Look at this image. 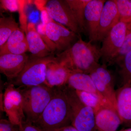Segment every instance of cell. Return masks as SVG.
Returning a JSON list of instances; mask_svg holds the SVG:
<instances>
[{
	"label": "cell",
	"mask_w": 131,
	"mask_h": 131,
	"mask_svg": "<svg viewBox=\"0 0 131 131\" xmlns=\"http://www.w3.org/2000/svg\"><path fill=\"white\" fill-rule=\"evenodd\" d=\"M100 48L81 37L69 48L57 54L56 61L72 73L89 74L100 65Z\"/></svg>",
	"instance_id": "cell-1"
},
{
	"label": "cell",
	"mask_w": 131,
	"mask_h": 131,
	"mask_svg": "<svg viewBox=\"0 0 131 131\" xmlns=\"http://www.w3.org/2000/svg\"><path fill=\"white\" fill-rule=\"evenodd\" d=\"M63 86L55 87L52 98L34 124L42 131H57L71 125L72 109Z\"/></svg>",
	"instance_id": "cell-2"
},
{
	"label": "cell",
	"mask_w": 131,
	"mask_h": 131,
	"mask_svg": "<svg viewBox=\"0 0 131 131\" xmlns=\"http://www.w3.org/2000/svg\"><path fill=\"white\" fill-rule=\"evenodd\" d=\"M17 88L23 97L26 121L35 124L52 98L55 88H50L43 84Z\"/></svg>",
	"instance_id": "cell-3"
},
{
	"label": "cell",
	"mask_w": 131,
	"mask_h": 131,
	"mask_svg": "<svg viewBox=\"0 0 131 131\" xmlns=\"http://www.w3.org/2000/svg\"><path fill=\"white\" fill-rule=\"evenodd\" d=\"M55 60L56 57L52 55L43 58L29 57L21 72L9 83L17 88L45 84L47 64Z\"/></svg>",
	"instance_id": "cell-4"
},
{
	"label": "cell",
	"mask_w": 131,
	"mask_h": 131,
	"mask_svg": "<svg viewBox=\"0 0 131 131\" xmlns=\"http://www.w3.org/2000/svg\"><path fill=\"white\" fill-rule=\"evenodd\" d=\"M63 87L72 109L71 125L79 131H97L94 109L82 102L75 89L66 84Z\"/></svg>",
	"instance_id": "cell-5"
},
{
	"label": "cell",
	"mask_w": 131,
	"mask_h": 131,
	"mask_svg": "<svg viewBox=\"0 0 131 131\" xmlns=\"http://www.w3.org/2000/svg\"><path fill=\"white\" fill-rule=\"evenodd\" d=\"M127 23L119 21L108 32L102 40L100 48L102 64L113 65L124 44Z\"/></svg>",
	"instance_id": "cell-6"
},
{
	"label": "cell",
	"mask_w": 131,
	"mask_h": 131,
	"mask_svg": "<svg viewBox=\"0 0 131 131\" xmlns=\"http://www.w3.org/2000/svg\"><path fill=\"white\" fill-rule=\"evenodd\" d=\"M42 18L45 24V32L50 40L54 43L58 50L64 51L75 43L78 36L49 16L45 8L42 9Z\"/></svg>",
	"instance_id": "cell-7"
},
{
	"label": "cell",
	"mask_w": 131,
	"mask_h": 131,
	"mask_svg": "<svg viewBox=\"0 0 131 131\" xmlns=\"http://www.w3.org/2000/svg\"><path fill=\"white\" fill-rule=\"evenodd\" d=\"M3 98L2 110L6 114L8 120L20 127L26 121L20 91L14 85L9 83L5 89Z\"/></svg>",
	"instance_id": "cell-8"
},
{
	"label": "cell",
	"mask_w": 131,
	"mask_h": 131,
	"mask_svg": "<svg viewBox=\"0 0 131 131\" xmlns=\"http://www.w3.org/2000/svg\"><path fill=\"white\" fill-rule=\"evenodd\" d=\"M107 67L105 64H100L89 75L98 91L106 101L117 111L115 81Z\"/></svg>",
	"instance_id": "cell-9"
},
{
	"label": "cell",
	"mask_w": 131,
	"mask_h": 131,
	"mask_svg": "<svg viewBox=\"0 0 131 131\" xmlns=\"http://www.w3.org/2000/svg\"><path fill=\"white\" fill-rule=\"evenodd\" d=\"M44 8L52 19L81 37L79 26L66 0L47 1Z\"/></svg>",
	"instance_id": "cell-10"
},
{
	"label": "cell",
	"mask_w": 131,
	"mask_h": 131,
	"mask_svg": "<svg viewBox=\"0 0 131 131\" xmlns=\"http://www.w3.org/2000/svg\"><path fill=\"white\" fill-rule=\"evenodd\" d=\"M29 57L23 54H5L0 55V71L10 81L18 76L24 69Z\"/></svg>",
	"instance_id": "cell-11"
},
{
	"label": "cell",
	"mask_w": 131,
	"mask_h": 131,
	"mask_svg": "<svg viewBox=\"0 0 131 131\" xmlns=\"http://www.w3.org/2000/svg\"><path fill=\"white\" fill-rule=\"evenodd\" d=\"M119 21V15L115 1H106L101 14L97 41L102 42L108 32Z\"/></svg>",
	"instance_id": "cell-12"
},
{
	"label": "cell",
	"mask_w": 131,
	"mask_h": 131,
	"mask_svg": "<svg viewBox=\"0 0 131 131\" xmlns=\"http://www.w3.org/2000/svg\"><path fill=\"white\" fill-rule=\"evenodd\" d=\"M97 131H117L122 124L117 111L110 105H102L95 112Z\"/></svg>",
	"instance_id": "cell-13"
},
{
	"label": "cell",
	"mask_w": 131,
	"mask_h": 131,
	"mask_svg": "<svg viewBox=\"0 0 131 131\" xmlns=\"http://www.w3.org/2000/svg\"><path fill=\"white\" fill-rule=\"evenodd\" d=\"M103 0H90L85 8L84 18L88 31L90 41H97V31L103 6Z\"/></svg>",
	"instance_id": "cell-14"
},
{
	"label": "cell",
	"mask_w": 131,
	"mask_h": 131,
	"mask_svg": "<svg viewBox=\"0 0 131 131\" xmlns=\"http://www.w3.org/2000/svg\"><path fill=\"white\" fill-rule=\"evenodd\" d=\"M26 37L32 58H43L52 55V52L46 44L37 30L35 24L32 22L27 24Z\"/></svg>",
	"instance_id": "cell-15"
},
{
	"label": "cell",
	"mask_w": 131,
	"mask_h": 131,
	"mask_svg": "<svg viewBox=\"0 0 131 131\" xmlns=\"http://www.w3.org/2000/svg\"><path fill=\"white\" fill-rule=\"evenodd\" d=\"M66 84L75 90L94 94L98 96L104 104L111 105L106 101L97 90L89 74L79 73H71Z\"/></svg>",
	"instance_id": "cell-16"
},
{
	"label": "cell",
	"mask_w": 131,
	"mask_h": 131,
	"mask_svg": "<svg viewBox=\"0 0 131 131\" xmlns=\"http://www.w3.org/2000/svg\"><path fill=\"white\" fill-rule=\"evenodd\" d=\"M29 51L26 37L24 31L19 28L15 31L2 47L0 55L5 54H23Z\"/></svg>",
	"instance_id": "cell-17"
},
{
	"label": "cell",
	"mask_w": 131,
	"mask_h": 131,
	"mask_svg": "<svg viewBox=\"0 0 131 131\" xmlns=\"http://www.w3.org/2000/svg\"><path fill=\"white\" fill-rule=\"evenodd\" d=\"M71 73L56 60L51 62L47 64L45 84L51 88L62 86L66 84Z\"/></svg>",
	"instance_id": "cell-18"
},
{
	"label": "cell",
	"mask_w": 131,
	"mask_h": 131,
	"mask_svg": "<svg viewBox=\"0 0 131 131\" xmlns=\"http://www.w3.org/2000/svg\"><path fill=\"white\" fill-rule=\"evenodd\" d=\"M117 110L122 124L131 126V85H125L116 91Z\"/></svg>",
	"instance_id": "cell-19"
},
{
	"label": "cell",
	"mask_w": 131,
	"mask_h": 131,
	"mask_svg": "<svg viewBox=\"0 0 131 131\" xmlns=\"http://www.w3.org/2000/svg\"><path fill=\"white\" fill-rule=\"evenodd\" d=\"M90 0H66L77 21L81 31L86 29L84 12L86 6Z\"/></svg>",
	"instance_id": "cell-20"
},
{
	"label": "cell",
	"mask_w": 131,
	"mask_h": 131,
	"mask_svg": "<svg viewBox=\"0 0 131 131\" xmlns=\"http://www.w3.org/2000/svg\"><path fill=\"white\" fill-rule=\"evenodd\" d=\"M19 28L13 16H3L0 18V47H2L11 35Z\"/></svg>",
	"instance_id": "cell-21"
},
{
	"label": "cell",
	"mask_w": 131,
	"mask_h": 131,
	"mask_svg": "<svg viewBox=\"0 0 131 131\" xmlns=\"http://www.w3.org/2000/svg\"><path fill=\"white\" fill-rule=\"evenodd\" d=\"M118 67V73L120 78L121 87L131 85V51L115 64Z\"/></svg>",
	"instance_id": "cell-22"
},
{
	"label": "cell",
	"mask_w": 131,
	"mask_h": 131,
	"mask_svg": "<svg viewBox=\"0 0 131 131\" xmlns=\"http://www.w3.org/2000/svg\"><path fill=\"white\" fill-rule=\"evenodd\" d=\"M76 91L82 102L86 105L93 108L95 113L101 106L106 105L102 102L98 96L94 94L80 90H76Z\"/></svg>",
	"instance_id": "cell-23"
},
{
	"label": "cell",
	"mask_w": 131,
	"mask_h": 131,
	"mask_svg": "<svg viewBox=\"0 0 131 131\" xmlns=\"http://www.w3.org/2000/svg\"><path fill=\"white\" fill-rule=\"evenodd\" d=\"M119 15V21H131V0H115Z\"/></svg>",
	"instance_id": "cell-24"
},
{
	"label": "cell",
	"mask_w": 131,
	"mask_h": 131,
	"mask_svg": "<svg viewBox=\"0 0 131 131\" xmlns=\"http://www.w3.org/2000/svg\"><path fill=\"white\" fill-rule=\"evenodd\" d=\"M26 1L17 0H1V8L11 12H19L24 15Z\"/></svg>",
	"instance_id": "cell-25"
},
{
	"label": "cell",
	"mask_w": 131,
	"mask_h": 131,
	"mask_svg": "<svg viewBox=\"0 0 131 131\" xmlns=\"http://www.w3.org/2000/svg\"><path fill=\"white\" fill-rule=\"evenodd\" d=\"M131 51V21L127 23L126 35L124 44L119 52L115 59L113 65L122 59L124 56Z\"/></svg>",
	"instance_id": "cell-26"
},
{
	"label": "cell",
	"mask_w": 131,
	"mask_h": 131,
	"mask_svg": "<svg viewBox=\"0 0 131 131\" xmlns=\"http://www.w3.org/2000/svg\"><path fill=\"white\" fill-rule=\"evenodd\" d=\"M37 30L44 42L50 49L52 52H54L57 50L56 45L50 40L46 35L45 32V24L44 21L42 20V23L39 24L37 27Z\"/></svg>",
	"instance_id": "cell-27"
},
{
	"label": "cell",
	"mask_w": 131,
	"mask_h": 131,
	"mask_svg": "<svg viewBox=\"0 0 131 131\" xmlns=\"http://www.w3.org/2000/svg\"><path fill=\"white\" fill-rule=\"evenodd\" d=\"M0 131H20L19 126L15 125L9 120L1 119L0 120Z\"/></svg>",
	"instance_id": "cell-28"
},
{
	"label": "cell",
	"mask_w": 131,
	"mask_h": 131,
	"mask_svg": "<svg viewBox=\"0 0 131 131\" xmlns=\"http://www.w3.org/2000/svg\"><path fill=\"white\" fill-rule=\"evenodd\" d=\"M19 127L20 131H42L34 124L26 121Z\"/></svg>",
	"instance_id": "cell-29"
},
{
	"label": "cell",
	"mask_w": 131,
	"mask_h": 131,
	"mask_svg": "<svg viewBox=\"0 0 131 131\" xmlns=\"http://www.w3.org/2000/svg\"><path fill=\"white\" fill-rule=\"evenodd\" d=\"M57 131H79L72 125L66 126Z\"/></svg>",
	"instance_id": "cell-30"
},
{
	"label": "cell",
	"mask_w": 131,
	"mask_h": 131,
	"mask_svg": "<svg viewBox=\"0 0 131 131\" xmlns=\"http://www.w3.org/2000/svg\"><path fill=\"white\" fill-rule=\"evenodd\" d=\"M120 131H131V127L130 128H128V129H125V130H122Z\"/></svg>",
	"instance_id": "cell-31"
}]
</instances>
